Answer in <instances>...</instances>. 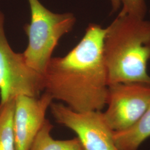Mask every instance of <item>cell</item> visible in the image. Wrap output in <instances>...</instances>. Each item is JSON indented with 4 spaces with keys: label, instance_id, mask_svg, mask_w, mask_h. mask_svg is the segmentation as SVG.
I'll list each match as a JSON object with an SVG mask.
<instances>
[{
    "label": "cell",
    "instance_id": "obj_1",
    "mask_svg": "<svg viewBox=\"0 0 150 150\" xmlns=\"http://www.w3.org/2000/svg\"><path fill=\"white\" fill-rule=\"evenodd\" d=\"M106 32V28L90 23L68 54L52 57L43 75L45 92L76 112L102 111L108 89L103 56Z\"/></svg>",
    "mask_w": 150,
    "mask_h": 150
},
{
    "label": "cell",
    "instance_id": "obj_2",
    "mask_svg": "<svg viewBox=\"0 0 150 150\" xmlns=\"http://www.w3.org/2000/svg\"><path fill=\"white\" fill-rule=\"evenodd\" d=\"M106 29L103 56L108 86L123 82L150 85V21L118 14Z\"/></svg>",
    "mask_w": 150,
    "mask_h": 150
},
{
    "label": "cell",
    "instance_id": "obj_3",
    "mask_svg": "<svg viewBox=\"0 0 150 150\" xmlns=\"http://www.w3.org/2000/svg\"><path fill=\"white\" fill-rule=\"evenodd\" d=\"M28 1L31 21L24 26L28 42L22 54L27 64L43 75L59 39L72 30L76 18L72 13H54L39 0Z\"/></svg>",
    "mask_w": 150,
    "mask_h": 150
},
{
    "label": "cell",
    "instance_id": "obj_4",
    "mask_svg": "<svg viewBox=\"0 0 150 150\" xmlns=\"http://www.w3.org/2000/svg\"><path fill=\"white\" fill-rule=\"evenodd\" d=\"M4 20L0 11V103L20 95L40 96L44 91L43 75L27 64L22 53L12 49L6 36Z\"/></svg>",
    "mask_w": 150,
    "mask_h": 150
},
{
    "label": "cell",
    "instance_id": "obj_5",
    "mask_svg": "<svg viewBox=\"0 0 150 150\" xmlns=\"http://www.w3.org/2000/svg\"><path fill=\"white\" fill-rule=\"evenodd\" d=\"M50 108L55 121L74 132L85 150H119L101 111L79 112L54 102Z\"/></svg>",
    "mask_w": 150,
    "mask_h": 150
},
{
    "label": "cell",
    "instance_id": "obj_6",
    "mask_svg": "<svg viewBox=\"0 0 150 150\" xmlns=\"http://www.w3.org/2000/svg\"><path fill=\"white\" fill-rule=\"evenodd\" d=\"M150 105V84L117 83L108 86L106 110L103 113L110 127L117 132L134 124Z\"/></svg>",
    "mask_w": 150,
    "mask_h": 150
},
{
    "label": "cell",
    "instance_id": "obj_7",
    "mask_svg": "<svg viewBox=\"0 0 150 150\" xmlns=\"http://www.w3.org/2000/svg\"><path fill=\"white\" fill-rule=\"evenodd\" d=\"M54 98L45 92L39 97L20 95L15 98L13 131L16 150H29L46 121Z\"/></svg>",
    "mask_w": 150,
    "mask_h": 150
},
{
    "label": "cell",
    "instance_id": "obj_8",
    "mask_svg": "<svg viewBox=\"0 0 150 150\" xmlns=\"http://www.w3.org/2000/svg\"><path fill=\"white\" fill-rule=\"evenodd\" d=\"M150 137V105L139 119L129 128L114 132L115 143L119 150H137Z\"/></svg>",
    "mask_w": 150,
    "mask_h": 150
},
{
    "label": "cell",
    "instance_id": "obj_9",
    "mask_svg": "<svg viewBox=\"0 0 150 150\" xmlns=\"http://www.w3.org/2000/svg\"><path fill=\"white\" fill-rule=\"evenodd\" d=\"M53 126L46 120L29 150H85L78 137L65 140L54 139L51 134Z\"/></svg>",
    "mask_w": 150,
    "mask_h": 150
},
{
    "label": "cell",
    "instance_id": "obj_10",
    "mask_svg": "<svg viewBox=\"0 0 150 150\" xmlns=\"http://www.w3.org/2000/svg\"><path fill=\"white\" fill-rule=\"evenodd\" d=\"M15 98L0 103V150H16L13 131Z\"/></svg>",
    "mask_w": 150,
    "mask_h": 150
},
{
    "label": "cell",
    "instance_id": "obj_11",
    "mask_svg": "<svg viewBox=\"0 0 150 150\" xmlns=\"http://www.w3.org/2000/svg\"><path fill=\"white\" fill-rule=\"evenodd\" d=\"M122 6L119 15H129L145 18L147 12L145 0H122Z\"/></svg>",
    "mask_w": 150,
    "mask_h": 150
},
{
    "label": "cell",
    "instance_id": "obj_12",
    "mask_svg": "<svg viewBox=\"0 0 150 150\" xmlns=\"http://www.w3.org/2000/svg\"><path fill=\"white\" fill-rule=\"evenodd\" d=\"M112 12H115L121 8L122 6V0H110Z\"/></svg>",
    "mask_w": 150,
    "mask_h": 150
}]
</instances>
